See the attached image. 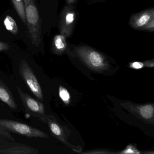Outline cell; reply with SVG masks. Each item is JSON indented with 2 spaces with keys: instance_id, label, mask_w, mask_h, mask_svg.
Wrapping results in <instances>:
<instances>
[{
  "instance_id": "obj_1",
  "label": "cell",
  "mask_w": 154,
  "mask_h": 154,
  "mask_svg": "<svg viewBox=\"0 0 154 154\" xmlns=\"http://www.w3.org/2000/svg\"><path fill=\"white\" fill-rule=\"evenodd\" d=\"M26 26L33 45L38 46L41 42L42 22L35 0H24Z\"/></svg>"
},
{
  "instance_id": "obj_2",
  "label": "cell",
  "mask_w": 154,
  "mask_h": 154,
  "mask_svg": "<svg viewBox=\"0 0 154 154\" xmlns=\"http://www.w3.org/2000/svg\"><path fill=\"white\" fill-rule=\"evenodd\" d=\"M0 128L29 137H48L45 133L38 129L11 120L0 119Z\"/></svg>"
},
{
  "instance_id": "obj_3",
  "label": "cell",
  "mask_w": 154,
  "mask_h": 154,
  "mask_svg": "<svg viewBox=\"0 0 154 154\" xmlns=\"http://www.w3.org/2000/svg\"><path fill=\"white\" fill-rule=\"evenodd\" d=\"M19 72L20 76L28 86L31 92L38 100L43 101L44 96L40 84L31 66L25 60H22L20 62Z\"/></svg>"
},
{
  "instance_id": "obj_4",
  "label": "cell",
  "mask_w": 154,
  "mask_h": 154,
  "mask_svg": "<svg viewBox=\"0 0 154 154\" xmlns=\"http://www.w3.org/2000/svg\"><path fill=\"white\" fill-rule=\"evenodd\" d=\"M76 13L73 7H65L61 12L59 27L61 34L66 38L70 37L75 24Z\"/></svg>"
},
{
  "instance_id": "obj_5",
  "label": "cell",
  "mask_w": 154,
  "mask_h": 154,
  "mask_svg": "<svg viewBox=\"0 0 154 154\" xmlns=\"http://www.w3.org/2000/svg\"><path fill=\"white\" fill-rule=\"evenodd\" d=\"M17 88L21 101L26 109L33 114L37 115V117L40 116V118H42V116L45 114L44 104L32 98L29 94L24 92L20 87L17 86Z\"/></svg>"
},
{
  "instance_id": "obj_6",
  "label": "cell",
  "mask_w": 154,
  "mask_h": 154,
  "mask_svg": "<svg viewBox=\"0 0 154 154\" xmlns=\"http://www.w3.org/2000/svg\"><path fill=\"white\" fill-rule=\"evenodd\" d=\"M75 51L82 58L94 67H101L104 65L103 57L93 49L86 47H80L76 48Z\"/></svg>"
},
{
  "instance_id": "obj_7",
  "label": "cell",
  "mask_w": 154,
  "mask_h": 154,
  "mask_svg": "<svg viewBox=\"0 0 154 154\" xmlns=\"http://www.w3.org/2000/svg\"><path fill=\"white\" fill-rule=\"evenodd\" d=\"M153 18H154V8L149 9L132 15L129 23L131 26L134 29L142 30V28Z\"/></svg>"
},
{
  "instance_id": "obj_8",
  "label": "cell",
  "mask_w": 154,
  "mask_h": 154,
  "mask_svg": "<svg viewBox=\"0 0 154 154\" xmlns=\"http://www.w3.org/2000/svg\"><path fill=\"white\" fill-rule=\"evenodd\" d=\"M0 100L7 104L11 109H17V106L12 93L1 80H0Z\"/></svg>"
},
{
  "instance_id": "obj_9",
  "label": "cell",
  "mask_w": 154,
  "mask_h": 154,
  "mask_svg": "<svg viewBox=\"0 0 154 154\" xmlns=\"http://www.w3.org/2000/svg\"><path fill=\"white\" fill-rule=\"evenodd\" d=\"M66 48V38L62 34L57 35L54 38L52 44V48L55 54H61Z\"/></svg>"
},
{
  "instance_id": "obj_10",
  "label": "cell",
  "mask_w": 154,
  "mask_h": 154,
  "mask_svg": "<svg viewBox=\"0 0 154 154\" xmlns=\"http://www.w3.org/2000/svg\"><path fill=\"white\" fill-rule=\"evenodd\" d=\"M18 15L25 25H26V12L24 0H11Z\"/></svg>"
},
{
  "instance_id": "obj_11",
  "label": "cell",
  "mask_w": 154,
  "mask_h": 154,
  "mask_svg": "<svg viewBox=\"0 0 154 154\" xmlns=\"http://www.w3.org/2000/svg\"><path fill=\"white\" fill-rule=\"evenodd\" d=\"M3 24L6 29L13 35H17L18 28L16 21L10 16H6L3 21Z\"/></svg>"
},
{
  "instance_id": "obj_12",
  "label": "cell",
  "mask_w": 154,
  "mask_h": 154,
  "mask_svg": "<svg viewBox=\"0 0 154 154\" xmlns=\"http://www.w3.org/2000/svg\"><path fill=\"white\" fill-rule=\"evenodd\" d=\"M140 112L143 118L145 119H150L153 116L154 108L151 105H146L140 109Z\"/></svg>"
},
{
  "instance_id": "obj_13",
  "label": "cell",
  "mask_w": 154,
  "mask_h": 154,
  "mask_svg": "<svg viewBox=\"0 0 154 154\" xmlns=\"http://www.w3.org/2000/svg\"><path fill=\"white\" fill-rule=\"evenodd\" d=\"M48 125L51 131L56 136H60L62 134V131L59 126L57 123L51 121H48Z\"/></svg>"
},
{
  "instance_id": "obj_14",
  "label": "cell",
  "mask_w": 154,
  "mask_h": 154,
  "mask_svg": "<svg viewBox=\"0 0 154 154\" xmlns=\"http://www.w3.org/2000/svg\"><path fill=\"white\" fill-rule=\"evenodd\" d=\"M59 96L61 99L65 102L67 103L69 101L70 99V95L67 90L62 87H60L59 89Z\"/></svg>"
},
{
  "instance_id": "obj_15",
  "label": "cell",
  "mask_w": 154,
  "mask_h": 154,
  "mask_svg": "<svg viewBox=\"0 0 154 154\" xmlns=\"http://www.w3.org/2000/svg\"><path fill=\"white\" fill-rule=\"evenodd\" d=\"M142 30H146L149 31H154V18L150 20L144 27Z\"/></svg>"
},
{
  "instance_id": "obj_16",
  "label": "cell",
  "mask_w": 154,
  "mask_h": 154,
  "mask_svg": "<svg viewBox=\"0 0 154 154\" xmlns=\"http://www.w3.org/2000/svg\"><path fill=\"white\" fill-rule=\"evenodd\" d=\"M10 48V45L7 43L0 42V52L6 51Z\"/></svg>"
},
{
  "instance_id": "obj_17",
  "label": "cell",
  "mask_w": 154,
  "mask_h": 154,
  "mask_svg": "<svg viewBox=\"0 0 154 154\" xmlns=\"http://www.w3.org/2000/svg\"><path fill=\"white\" fill-rule=\"evenodd\" d=\"M143 65L142 63L139 62H135L131 64V66L135 69H140L143 67Z\"/></svg>"
},
{
  "instance_id": "obj_18",
  "label": "cell",
  "mask_w": 154,
  "mask_h": 154,
  "mask_svg": "<svg viewBox=\"0 0 154 154\" xmlns=\"http://www.w3.org/2000/svg\"><path fill=\"white\" fill-rule=\"evenodd\" d=\"M75 1V0H66V3L68 5H70L72 3H74Z\"/></svg>"
}]
</instances>
